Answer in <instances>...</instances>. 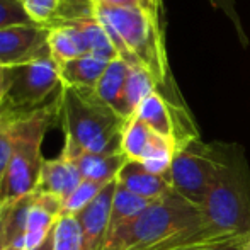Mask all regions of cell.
<instances>
[{"instance_id":"obj_8","label":"cell","mask_w":250,"mask_h":250,"mask_svg":"<svg viewBox=\"0 0 250 250\" xmlns=\"http://www.w3.org/2000/svg\"><path fill=\"white\" fill-rule=\"evenodd\" d=\"M50 29L40 24H17L0 29V65L17 66L51 56Z\"/></svg>"},{"instance_id":"obj_30","label":"cell","mask_w":250,"mask_h":250,"mask_svg":"<svg viewBox=\"0 0 250 250\" xmlns=\"http://www.w3.org/2000/svg\"><path fill=\"white\" fill-rule=\"evenodd\" d=\"M7 85H9V66L0 65V101H3L5 97Z\"/></svg>"},{"instance_id":"obj_31","label":"cell","mask_w":250,"mask_h":250,"mask_svg":"<svg viewBox=\"0 0 250 250\" xmlns=\"http://www.w3.org/2000/svg\"><path fill=\"white\" fill-rule=\"evenodd\" d=\"M249 242H250V237L244 238V240H240V242H235V244H231L230 247H227L225 250H247Z\"/></svg>"},{"instance_id":"obj_32","label":"cell","mask_w":250,"mask_h":250,"mask_svg":"<svg viewBox=\"0 0 250 250\" xmlns=\"http://www.w3.org/2000/svg\"><path fill=\"white\" fill-rule=\"evenodd\" d=\"M34 250H55V249H53V231L50 233V237H48L46 240L40 245V247L34 249Z\"/></svg>"},{"instance_id":"obj_4","label":"cell","mask_w":250,"mask_h":250,"mask_svg":"<svg viewBox=\"0 0 250 250\" xmlns=\"http://www.w3.org/2000/svg\"><path fill=\"white\" fill-rule=\"evenodd\" d=\"M204 223L203 209L175 191L157 199L131 221L107 235L104 250H148Z\"/></svg>"},{"instance_id":"obj_1","label":"cell","mask_w":250,"mask_h":250,"mask_svg":"<svg viewBox=\"0 0 250 250\" xmlns=\"http://www.w3.org/2000/svg\"><path fill=\"white\" fill-rule=\"evenodd\" d=\"M97 19L107 31L119 58L142 65L153 75L158 92L174 104H186L175 85L165 44V17L135 7H109L97 3Z\"/></svg>"},{"instance_id":"obj_18","label":"cell","mask_w":250,"mask_h":250,"mask_svg":"<svg viewBox=\"0 0 250 250\" xmlns=\"http://www.w3.org/2000/svg\"><path fill=\"white\" fill-rule=\"evenodd\" d=\"M48 44H50L51 56L58 63L89 55L85 36H83V31L79 22L50 29Z\"/></svg>"},{"instance_id":"obj_3","label":"cell","mask_w":250,"mask_h":250,"mask_svg":"<svg viewBox=\"0 0 250 250\" xmlns=\"http://www.w3.org/2000/svg\"><path fill=\"white\" fill-rule=\"evenodd\" d=\"M60 118V94L43 107L10 114L12 157L0 189V201H10L34 192L43 165V140Z\"/></svg>"},{"instance_id":"obj_27","label":"cell","mask_w":250,"mask_h":250,"mask_svg":"<svg viewBox=\"0 0 250 250\" xmlns=\"http://www.w3.org/2000/svg\"><path fill=\"white\" fill-rule=\"evenodd\" d=\"M96 2L109 7H135V9L146 10L157 17H165L164 0H96Z\"/></svg>"},{"instance_id":"obj_21","label":"cell","mask_w":250,"mask_h":250,"mask_svg":"<svg viewBox=\"0 0 250 250\" xmlns=\"http://www.w3.org/2000/svg\"><path fill=\"white\" fill-rule=\"evenodd\" d=\"M79 24L83 31V36H85L89 55L104 60V62H112V60L119 58L118 50H116V46L112 44L107 31H105L104 26L99 22L97 16L92 17V19L80 21Z\"/></svg>"},{"instance_id":"obj_33","label":"cell","mask_w":250,"mask_h":250,"mask_svg":"<svg viewBox=\"0 0 250 250\" xmlns=\"http://www.w3.org/2000/svg\"><path fill=\"white\" fill-rule=\"evenodd\" d=\"M3 112V101H0V114Z\"/></svg>"},{"instance_id":"obj_22","label":"cell","mask_w":250,"mask_h":250,"mask_svg":"<svg viewBox=\"0 0 250 250\" xmlns=\"http://www.w3.org/2000/svg\"><path fill=\"white\" fill-rule=\"evenodd\" d=\"M151 135L153 131L142 123L138 118H129L125 125V129H123V138H121V151L126 155L128 160L133 162H140L143 157V153L146 151V146H148Z\"/></svg>"},{"instance_id":"obj_11","label":"cell","mask_w":250,"mask_h":250,"mask_svg":"<svg viewBox=\"0 0 250 250\" xmlns=\"http://www.w3.org/2000/svg\"><path fill=\"white\" fill-rule=\"evenodd\" d=\"M82 181V174L75 162L65 153H60V157L56 158L43 160L34 192L51 194L63 201L79 188Z\"/></svg>"},{"instance_id":"obj_5","label":"cell","mask_w":250,"mask_h":250,"mask_svg":"<svg viewBox=\"0 0 250 250\" xmlns=\"http://www.w3.org/2000/svg\"><path fill=\"white\" fill-rule=\"evenodd\" d=\"M204 223L230 237H250V170L238 145L211 184L203 204Z\"/></svg>"},{"instance_id":"obj_6","label":"cell","mask_w":250,"mask_h":250,"mask_svg":"<svg viewBox=\"0 0 250 250\" xmlns=\"http://www.w3.org/2000/svg\"><path fill=\"white\" fill-rule=\"evenodd\" d=\"M233 150L235 145L204 143L199 138L175 151L168 172L172 189L182 198L201 206L216 175L228 164Z\"/></svg>"},{"instance_id":"obj_15","label":"cell","mask_w":250,"mask_h":250,"mask_svg":"<svg viewBox=\"0 0 250 250\" xmlns=\"http://www.w3.org/2000/svg\"><path fill=\"white\" fill-rule=\"evenodd\" d=\"M0 213V250H24V233L27 213L33 203V192L10 201H2Z\"/></svg>"},{"instance_id":"obj_24","label":"cell","mask_w":250,"mask_h":250,"mask_svg":"<svg viewBox=\"0 0 250 250\" xmlns=\"http://www.w3.org/2000/svg\"><path fill=\"white\" fill-rule=\"evenodd\" d=\"M107 184H105V182L85 181V179H83V181L79 184V188H77L68 198H65L62 201V213L77 216L80 211L85 209V208L101 194V191Z\"/></svg>"},{"instance_id":"obj_13","label":"cell","mask_w":250,"mask_h":250,"mask_svg":"<svg viewBox=\"0 0 250 250\" xmlns=\"http://www.w3.org/2000/svg\"><path fill=\"white\" fill-rule=\"evenodd\" d=\"M62 153H65L66 157H70L75 162L80 174H82V179L105 182V184L116 181L119 170L128 160L123 151H119V153H90V151H83L66 142Z\"/></svg>"},{"instance_id":"obj_2","label":"cell","mask_w":250,"mask_h":250,"mask_svg":"<svg viewBox=\"0 0 250 250\" xmlns=\"http://www.w3.org/2000/svg\"><path fill=\"white\" fill-rule=\"evenodd\" d=\"M60 118L65 142L90 153H119L128 119L99 99L94 89L62 87Z\"/></svg>"},{"instance_id":"obj_9","label":"cell","mask_w":250,"mask_h":250,"mask_svg":"<svg viewBox=\"0 0 250 250\" xmlns=\"http://www.w3.org/2000/svg\"><path fill=\"white\" fill-rule=\"evenodd\" d=\"M34 24L48 29L70 26L97 16L96 0H21Z\"/></svg>"},{"instance_id":"obj_35","label":"cell","mask_w":250,"mask_h":250,"mask_svg":"<svg viewBox=\"0 0 250 250\" xmlns=\"http://www.w3.org/2000/svg\"><path fill=\"white\" fill-rule=\"evenodd\" d=\"M247 250H250V242H249V247H247Z\"/></svg>"},{"instance_id":"obj_34","label":"cell","mask_w":250,"mask_h":250,"mask_svg":"<svg viewBox=\"0 0 250 250\" xmlns=\"http://www.w3.org/2000/svg\"><path fill=\"white\" fill-rule=\"evenodd\" d=\"M2 204H3V203H2V201H0V213H2Z\"/></svg>"},{"instance_id":"obj_20","label":"cell","mask_w":250,"mask_h":250,"mask_svg":"<svg viewBox=\"0 0 250 250\" xmlns=\"http://www.w3.org/2000/svg\"><path fill=\"white\" fill-rule=\"evenodd\" d=\"M151 203H153V201L133 194L131 191L123 188V186L118 184V181H116V191H114V198H112V206H111L109 233L118 230L119 227H123V225L128 223V221H131L133 218H136L142 211H145Z\"/></svg>"},{"instance_id":"obj_14","label":"cell","mask_w":250,"mask_h":250,"mask_svg":"<svg viewBox=\"0 0 250 250\" xmlns=\"http://www.w3.org/2000/svg\"><path fill=\"white\" fill-rule=\"evenodd\" d=\"M118 184L131 191L133 194L150 201H157L170 194L174 189L168 181V175H155L146 170L140 162L126 160L116 177Z\"/></svg>"},{"instance_id":"obj_16","label":"cell","mask_w":250,"mask_h":250,"mask_svg":"<svg viewBox=\"0 0 250 250\" xmlns=\"http://www.w3.org/2000/svg\"><path fill=\"white\" fill-rule=\"evenodd\" d=\"M109 62L96 58L92 55L80 56L70 62L58 63L60 79L63 87H80V89H96L101 75L104 73Z\"/></svg>"},{"instance_id":"obj_26","label":"cell","mask_w":250,"mask_h":250,"mask_svg":"<svg viewBox=\"0 0 250 250\" xmlns=\"http://www.w3.org/2000/svg\"><path fill=\"white\" fill-rule=\"evenodd\" d=\"M31 17L27 16L21 0H0V29L17 24H31Z\"/></svg>"},{"instance_id":"obj_28","label":"cell","mask_w":250,"mask_h":250,"mask_svg":"<svg viewBox=\"0 0 250 250\" xmlns=\"http://www.w3.org/2000/svg\"><path fill=\"white\" fill-rule=\"evenodd\" d=\"M209 2H211V5L216 7L218 10H221V12H223L225 16L233 22L235 31H237V34H238V40H240V43L247 48L249 46V36L245 34L244 26H242V21H240V16H238V12H237L235 0H209Z\"/></svg>"},{"instance_id":"obj_23","label":"cell","mask_w":250,"mask_h":250,"mask_svg":"<svg viewBox=\"0 0 250 250\" xmlns=\"http://www.w3.org/2000/svg\"><path fill=\"white\" fill-rule=\"evenodd\" d=\"M53 249L55 250H83V235L79 218L62 213L53 228Z\"/></svg>"},{"instance_id":"obj_10","label":"cell","mask_w":250,"mask_h":250,"mask_svg":"<svg viewBox=\"0 0 250 250\" xmlns=\"http://www.w3.org/2000/svg\"><path fill=\"white\" fill-rule=\"evenodd\" d=\"M116 191V181L109 182L83 211L77 214L82 227L83 250H104L111 221V206Z\"/></svg>"},{"instance_id":"obj_17","label":"cell","mask_w":250,"mask_h":250,"mask_svg":"<svg viewBox=\"0 0 250 250\" xmlns=\"http://www.w3.org/2000/svg\"><path fill=\"white\" fill-rule=\"evenodd\" d=\"M155 90H158V85L148 70L142 65H129V73L125 83V90H123V101H121L119 114L125 119L133 118L138 105L150 94H153Z\"/></svg>"},{"instance_id":"obj_19","label":"cell","mask_w":250,"mask_h":250,"mask_svg":"<svg viewBox=\"0 0 250 250\" xmlns=\"http://www.w3.org/2000/svg\"><path fill=\"white\" fill-rule=\"evenodd\" d=\"M129 73V63L123 58H116L109 62L105 66L104 73L101 75L99 82L96 85V94L99 96L101 101H104L107 105H111L116 112L119 114L123 101V90ZM121 116V114H119Z\"/></svg>"},{"instance_id":"obj_25","label":"cell","mask_w":250,"mask_h":250,"mask_svg":"<svg viewBox=\"0 0 250 250\" xmlns=\"http://www.w3.org/2000/svg\"><path fill=\"white\" fill-rule=\"evenodd\" d=\"M12 157V133H10V112L0 114V189Z\"/></svg>"},{"instance_id":"obj_7","label":"cell","mask_w":250,"mask_h":250,"mask_svg":"<svg viewBox=\"0 0 250 250\" xmlns=\"http://www.w3.org/2000/svg\"><path fill=\"white\" fill-rule=\"evenodd\" d=\"M58 62L53 56L24 65L9 66V85L3 97V111L10 114L29 112L51 102L62 92Z\"/></svg>"},{"instance_id":"obj_29","label":"cell","mask_w":250,"mask_h":250,"mask_svg":"<svg viewBox=\"0 0 250 250\" xmlns=\"http://www.w3.org/2000/svg\"><path fill=\"white\" fill-rule=\"evenodd\" d=\"M240 240H244V238H221V240L201 242V244L186 245V247H179V249H172V250H225L227 247H230L231 244L240 242Z\"/></svg>"},{"instance_id":"obj_12","label":"cell","mask_w":250,"mask_h":250,"mask_svg":"<svg viewBox=\"0 0 250 250\" xmlns=\"http://www.w3.org/2000/svg\"><path fill=\"white\" fill-rule=\"evenodd\" d=\"M62 214V199L51 194L33 192L29 213H27L26 233H24V250L38 249L53 231Z\"/></svg>"}]
</instances>
